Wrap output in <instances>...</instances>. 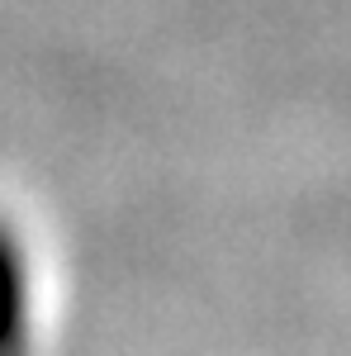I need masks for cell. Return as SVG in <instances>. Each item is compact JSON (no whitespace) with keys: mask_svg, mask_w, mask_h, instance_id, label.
Listing matches in <instances>:
<instances>
[{"mask_svg":"<svg viewBox=\"0 0 351 356\" xmlns=\"http://www.w3.org/2000/svg\"><path fill=\"white\" fill-rule=\"evenodd\" d=\"M33 352V280L15 228L0 223V356Z\"/></svg>","mask_w":351,"mask_h":356,"instance_id":"cell-1","label":"cell"}]
</instances>
